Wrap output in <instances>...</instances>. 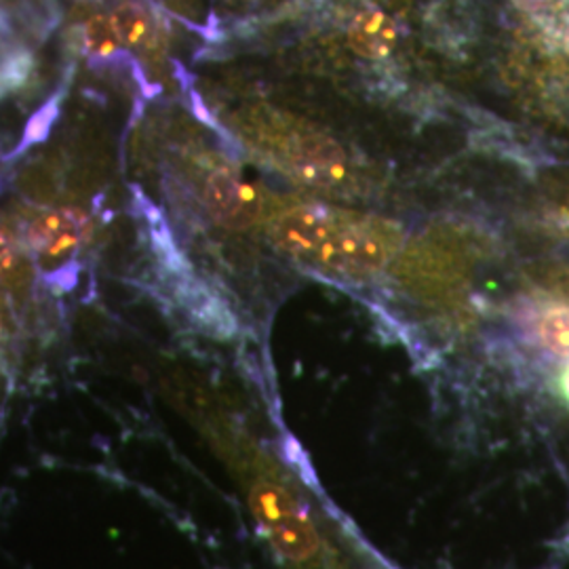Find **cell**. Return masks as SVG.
Here are the masks:
<instances>
[{
	"mask_svg": "<svg viewBox=\"0 0 569 569\" xmlns=\"http://www.w3.org/2000/svg\"><path fill=\"white\" fill-rule=\"evenodd\" d=\"M82 41H84V49L89 51V56L93 58H110L119 44H121V37L117 32V26L110 16H93L89 18L84 28H82Z\"/></svg>",
	"mask_w": 569,
	"mask_h": 569,
	"instance_id": "cell-8",
	"label": "cell"
},
{
	"mask_svg": "<svg viewBox=\"0 0 569 569\" xmlns=\"http://www.w3.org/2000/svg\"><path fill=\"white\" fill-rule=\"evenodd\" d=\"M399 41L395 20L380 9L361 11L348 28V44L367 60H382Z\"/></svg>",
	"mask_w": 569,
	"mask_h": 569,
	"instance_id": "cell-6",
	"label": "cell"
},
{
	"mask_svg": "<svg viewBox=\"0 0 569 569\" xmlns=\"http://www.w3.org/2000/svg\"><path fill=\"white\" fill-rule=\"evenodd\" d=\"M519 9L523 11H542V9H549L557 0H512Z\"/></svg>",
	"mask_w": 569,
	"mask_h": 569,
	"instance_id": "cell-10",
	"label": "cell"
},
{
	"mask_svg": "<svg viewBox=\"0 0 569 569\" xmlns=\"http://www.w3.org/2000/svg\"><path fill=\"white\" fill-rule=\"evenodd\" d=\"M566 213H568V218H569V194H568V201H566Z\"/></svg>",
	"mask_w": 569,
	"mask_h": 569,
	"instance_id": "cell-12",
	"label": "cell"
},
{
	"mask_svg": "<svg viewBox=\"0 0 569 569\" xmlns=\"http://www.w3.org/2000/svg\"><path fill=\"white\" fill-rule=\"evenodd\" d=\"M209 213L228 228H249L264 213L260 190L232 169H218L204 182Z\"/></svg>",
	"mask_w": 569,
	"mask_h": 569,
	"instance_id": "cell-2",
	"label": "cell"
},
{
	"mask_svg": "<svg viewBox=\"0 0 569 569\" xmlns=\"http://www.w3.org/2000/svg\"><path fill=\"white\" fill-rule=\"evenodd\" d=\"M346 154L342 148L329 142L323 136L302 133L291 142L287 152V164L305 182L317 186H336L346 180Z\"/></svg>",
	"mask_w": 569,
	"mask_h": 569,
	"instance_id": "cell-4",
	"label": "cell"
},
{
	"mask_svg": "<svg viewBox=\"0 0 569 569\" xmlns=\"http://www.w3.org/2000/svg\"><path fill=\"white\" fill-rule=\"evenodd\" d=\"M87 234V218L79 209H56L39 216L28 228V243L39 264L56 268L66 264Z\"/></svg>",
	"mask_w": 569,
	"mask_h": 569,
	"instance_id": "cell-3",
	"label": "cell"
},
{
	"mask_svg": "<svg viewBox=\"0 0 569 569\" xmlns=\"http://www.w3.org/2000/svg\"><path fill=\"white\" fill-rule=\"evenodd\" d=\"M13 262H16L13 244L0 232V277H4L11 270Z\"/></svg>",
	"mask_w": 569,
	"mask_h": 569,
	"instance_id": "cell-9",
	"label": "cell"
},
{
	"mask_svg": "<svg viewBox=\"0 0 569 569\" xmlns=\"http://www.w3.org/2000/svg\"><path fill=\"white\" fill-rule=\"evenodd\" d=\"M521 329L552 359H569V302L547 300L521 310Z\"/></svg>",
	"mask_w": 569,
	"mask_h": 569,
	"instance_id": "cell-5",
	"label": "cell"
},
{
	"mask_svg": "<svg viewBox=\"0 0 569 569\" xmlns=\"http://www.w3.org/2000/svg\"><path fill=\"white\" fill-rule=\"evenodd\" d=\"M0 331H2V315H0Z\"/></svg>",
	"mask_w": 569,
	"mask_h": 569,
	"instance_id": "cell-13",
	"label": "cell"
},
{
	"mask_svg": "<svg viewBox=\"0 0 569 569\" xmlns=\"http://www.w3.org/2000/svg\"><path fill=\"white\" fill-rule=\"evenodd\" d=\"M270 239L302 262L331 274L363 279L390 262L399 247V230L380 218L300 204L272 218Z\"/></svg>",
	"mask_w": 569,
	"mask_h": 569,
	"instance_id": "cell-1",
	"label": "cell"
},
{
	"mask_svg": "<svg viewBox=\"0 0 569 569\" xmlns=\"http://www.w3.org/2000/svg\"><path fill=\"white\" fill-rule=\"evenodd\" d=\"M563 41H566V49H568L569 53V26L566 28V37H563Z\"/></svg>",
	"mask_w": 569,
	"mask_h": 569,
	"instance_id": "cell-11",
	"label": "cell"
},
{
	"mask_svg": "<svg viewBox=\"0 0 569 569\" xmlns=\"http://www.w3.org/2000/svg\"><path fill=\"white\" fill-rule=\"evenodd\" d=\"M110 18L117 26L122 44L127 47H133V49L150 47L157 37L152 16L138 2H121Z\"/></svg>",
	"mask_w": 569,
	"mask_h": 569,
	"instance_id": "cell-7",
	"label": "cell"
}]
</instances>
